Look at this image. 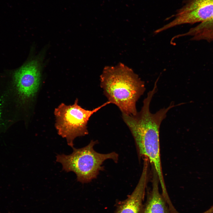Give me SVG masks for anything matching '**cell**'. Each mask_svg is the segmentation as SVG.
I'll return each mask as SVG.
<instances>
[{
  "label": "cell",
  "mask_w": 213,
  "mask_h": 213,
  "mask_svg": "<svg viewBox=\"0 0 213 213\" xmlns=\"http://www.w3.org/2000/svg\"><path fill=\"white\" fill-rule=\"evenodd\" d=\"M156 91L154 88L148 92L141 110L135 115L122 114V118L133 137L139 156L150 162L158 176L162 189H164L166 187L160 156V127L168 111L178 104L175 105L172 103L167 107L151 113L150 104Z\"/></svg>",
  "instance_id": "6da1fadb"
},
{
  "label": "cell",
  "mask_w": 213,
  "mask_h": 213,
  "mask_svg": "<svg viewBox=\"0 0 213 213\" xmlns=\"http://www.w3.org/2000/svg\"><path fill=\"white\" fill-rule=\"evenodd\" d=\"M212 209H213V205L212 206Z\"/></svg>",
  "instance_id": "30bf717a"
},
{
  "label": "cell",
  "mask_w": 213,
  "mask_h": 213,
  "mask_svg": "<svg viewBox=\"0 0 213 213\" xmlns=\"http://www.w3.org/2000/svg\"><path fill=\"white\" fill-rule=\"evenodd\" d=\"M41 69L40 61L35 58L12 71L9 83L0 98L1 104L4 105L13 99L8 103L14 100L21 104L33 98L40 85Z\"/></svg>",
  "instance_id": "277c9868"
},
{
  "label": "cell",
  "mask_w": 213,
  "mask_h": 213,
  "mask_svg": "<svg viewBox=\"0 0 213 213\" xmlns=\"http://www.w3.org/2000/svg\"><path fill=\"white\" fill-rule=\"evenodd\" d=\"M213 14V0H190L178 9L171 22L156 30V34L177 25L202 22Z\"/></svg>",
  "instance_id": "8992f818"
},
{
  "label": "cell",
  "mask_w": 213,
  "mask_h": 213,
  "mask_svg": "<svg viewBox=\"0 0 213 213\" xmlns=\"http://www.w3.org/2000/svg\"><path fill=\"white\" fill-rule=\"evenodd\" d=\"M152 188L144 203V213H171L167 203L159 189L158 177L153 170Z\"/></svg>",
  "instance_id": "ba28073f"
},
{
  "label": "cell",
  "mask_w": 213,
  "mask_h": 213,
  "mask_svg": "<svg viewBox=\"0 0 213 213\" xmlns=\"http://www.w3.org/2000/svg\"><path fill=\"white\" fill-rule=\"evenodd\" d=\"M77 99L72 105L62 103L56 108L54 114L56 120L55 127L58 134L65 138L68 144L74 148L75 138L87 135V124L91 117L101 108L111 104L107 101L92 110L86 109L78 104Z\"/></svg>",
  "instance_id": "5b68a950"
},
{
  "label": "cell",
  "mask_w": 213,
  "mask_h": 213,
  "mask_svg": "<svg viewBox=\"0 0 213 213\" xmlns=\"http://www.w3.org/2000/svg\"><path fill=\"white\" fill-rule=\"evenodd\" d=\"M192 36L193 41H213V14L207 20L191 28L184 33L175 36L178 38L184 36Z\"/></svg>",
  "instance_id": "9c48e42d"
},
{
  "label": "cell",
  "mask_w": 213,
  "mask_h": 213,
  "mask_svg": "<svg viewBox=\"0 0 213 213\" xmlns=\"http://www.w3.org/2000/svg\"><path fill=\"white\" fill-rule=\"evenodd\" d=\"M148 167L147 165H143L141 176L135 189L126 199L117 203L114 213H144Z\"/></svg>",
  "instance_id": "52a82bcc"
},
{
  "label": "cell",
  "mask_w": 213,
  "mask_h": 213,
  "mask_svg": "<svg viewBox=\"0 0 213 213\" xmlns=\"http://www.w3.org/2000/svg\"></svg>",
  "instance_id": "8fae6325"
},
{
  "label": "cell",
  "mask_w": 213,
  "mask_h": 213,
  "mask_svg": "<svg viewBox=\"0 0 213 213\" xmlns=\"http://www.w3.org/2000/svg\"><path fill=\"white\" fill-rule=\"evenodd\" d=\"M100 86L108 101L122 114L135 115L136 103L145 91V83L128 67L120 63L107 67L100 76Z\"/></svg>",
  "instance_id": "7a4b0ae2"
},
{
  "label": "cell",
  "mask_w": 213,
  "mask_h": 213,
  "mask_svg": "<svg viewBox=\"0 0 213 213\" xmlns=\"http://www.w3.org/2000/svg\"><path fill=\"white\" fill-rule=\"evenodd\" d=\"M98 143L97 140H92L84 147H74L70 155L58 154L56 161L62 164L63 170L75 173L78 181L82 183H90L97 178L100 171L104 170L102 164L105 160L112 159L116 163L118 161V154L114 151L102 154L95 151L94 146Z\"/></svg>",
  "instance_id": "3957f363"
}]
</instances>
